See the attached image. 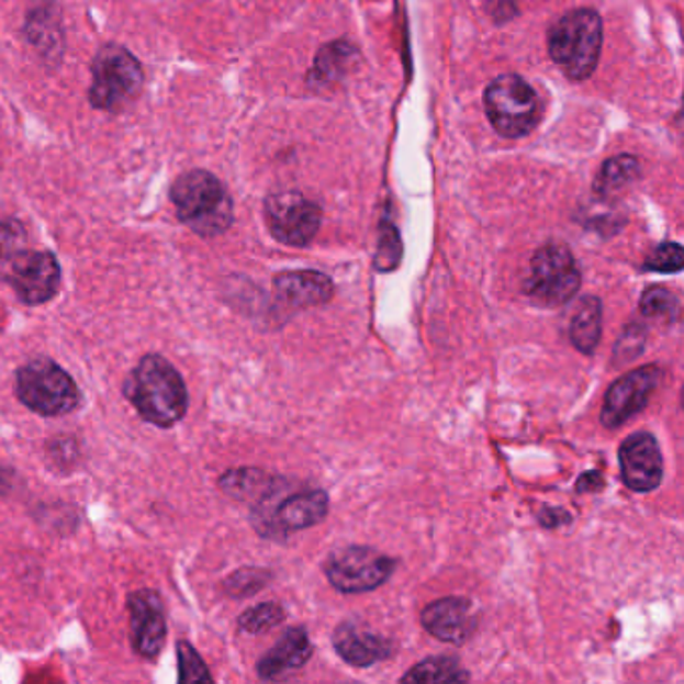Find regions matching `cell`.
Instances as JSON below:
<instances>
[{
	"instance_id": "1",
	"label": "cell",
	"mask_w": 684,
	"mask_h": 684,
	"mask_svg": "<svg viewBox=\"0 0 684 684\" xmlns=\"http://www.w3.org/2000/svg\"><path fill=\"white\" fill-rule=\"evenodd\" d=\"M123 394L141 418L157 428H171L186 418L189 395L181 373L162 356L149 354L128 373Z\"/></svg>"
},
{
	"instance_id": "2",
	"label": "cell",
	"mask_w": 684,
	"mask_h": 684,
	"mask_svg": "<svg viewBox=\"0 0 684 684\" xmlns=\"http://www.w3.org/2000/svg\"><path fill=\"white\" fill-rule=\"evenodd\" d=\"M171 201L179 221L201 237H217L232 227V195L210 171L193 169L177 177Z\"/></svg>"
},
{
	"instance_id": "3",
	"label": "cell",
	"mask_w": 684,
	"mask_h": 684,
	"mask_svg": "<svg viewBox=\"0 0 684 684\" xmlns=\"http://www.w3.org/2000/svg\"><path fill=\"white\" fill-rule=\"evenodd\" d=\"M550 57L572 81H584L596 70L603 48V21L592 9H576L558 19L548 33Z\"/></svg>"
},
{
	"instance_id": "4",
	"label": "cell",
	"mask_w": 684,
	"mask_h": 684,
	"mask_svg": "<svg viewBox=\"0 0 684 684\" xmlns=\"http://www.w3.org/2000/svg\"><path fill=\"white\" fill-rule=\"evenodd\" d=\"M285 480L278 478L276 486L263 498L256 502L251 523L257 532L266 538H285L291 532H300L322 523L329 512V498L324 490L295 492L279 498Z\"/></svg>"
},
{
	"instance_id": "5",
	"label": "cell",
	"mask_w": 684,
	"mask_h": 684,
	"mask_svg": "<svg viewBox=\"0 0 684 684\" xmlns=\"http://www.w3.org/2000/svg\"><path fill=\"white\" fill-rule=\"evenodd\" d=\"M14 392L24 406L47 418L70 414L81 404L79 385L47 358H36L16 370Z\"/></svg>"
},
{
	"instance_id": "6",
	"label": "cell",
	"mask_w": 684,
	"mask_h": 684,
	"mask_svg": "<svg viewBox=\"0 0 684 684\" xmlns=\"http://www.w3.org/2000/svg\"><path fill=\"white\" fill-rule=\"evenodd\" d=\"M89 101L94 109L116 113L131 105L139 97L145 72L135 55L119 45H105L91 65Z\"/></svg>"
},
{
	"instance_id": "7",
	"label": "cell",
	"mask_w": 684,
	"mask_h": 684,
	"mask_svg": "<svg viewBox=\"0 0 684 684\" xmlns=\"http://www.w3.org/2000/svg\"><path fill=\"white\" fill-rule=\"evenodd\" d=\"M487 119L506 139H518L532 133L540 123V99L518 75H502L487 85L484 94Z\"/></svg>"
},
{
	"instance_id": "8",
	"label": "cell",
	"mask_w": 684,
	"mask_h": 684,
	"mask_svg": "<svg viewBox=\"0 0 684 684\" xmlns=\"http://www.w3.org/2000/svg\"><path fill=\"white\" fill-rule=\"evenodd\" d=\"M580 271L567 245L548 244L534 254L524 279V293L536 305L558 307L569 303L580 290Z\"/></svg>"
},
{
	"instance_id": "9",
	"label": "cell",
	"mask_w": 684,
	"mask_h": 684,
	"mask_svg": "<svg viewBox=\"0 0 684 684\" xmlns=\"http://www.w3.org/2000/svg\"><path fill=\"white\" fill-rule=\"evenodd\" d=\"M395 560L370 546H344L325 560L329 584L346 594H360L380 588L394 574Z\"/></svg>"
},
{
	"instance_id": "10",
	"label": "cell",
	"mask_w": 684,
	"mask_h": 684,
	"mask_svg": "<svg viewBox=\"0 0 684 684\" xmlns=\"http://www.w3.org/2000/svg\"><path fill=\"white\" fill-rule=\"evenodd\" d=\"M266 223L279 244L305 247L319 232L322 210L298 191H279L266 199Z\"/></svg>"
},
{
	"instance_id": "11",
	"label": "cell",
	"mask_w": 684,
	"mask_h": 684,
	"mask_svg": "<svg viewBox=\"0 0 684 684\" xmlns=\"http://www.w3.org/2000/svg\"><path fill=\"white\" fill-rule=\"evenodd\" d=\"M4 279L21 302L43 305L57 295L60 288V266L48 251H16L9 257Z\"/></svg>"
},
{
	"instance_id": "12",
	"label": "cell",
	"mask_w": 684,
	"mask_h": 684,
	"mask_svg": "<svg viewBox=\"0 0 684 684\" xmlns=\"http://www.w3.org/2000/svg\"><path fill=\"white\" fill-rule=\"evenodd\" d=\"M662 370L659 366H644L628 371L618 378L604 395L601 422L604 428H620L628 419L635 418L644 407L649 406L650 395L661 383Z\"/></svg>"
},
{
	"instance_id": "13",
	"label": "cell",
	"mask_w": 684,
	"mask_h": 684,
	"mask_svg": "<svg viewBox=\"0 0 684 684\" xmlns=\"http://www.w3.org/2000/svg\"><path fill=\"white\" fill-rule=\"evenodd\" d=\"M127 608L133 650L143 659H157L167 637L161 596L152 588L131 592Z\"/></svg>"
},
{
	"instance_id": "14",
	"label": "cell",
	"mask_w": 684,
	"mask_h": 684,
	"mask_svg": "<svg viewBox=\"0 0 684 684\" xmlns=\"http://www.w3.org/2000/svg\"><path fill=\"white\" fill-rule=\"evenodd\" d=\"M623 482L632 492L647 494L661 486L664 475L661 448L649 431H637L618 450Z\"/></svg>"
},
{
	"instance_id": "15",
	"label": "cell",
	"mask_w": 684,
	"mask_h": 684,
	"mask_svg": "<svg viewBox=\"0 0 684 684\" xmlns=\"http://www.w3.org/2000/svg\"><path fill=\"white\" fill-rule=\"evenodd\" d=\"M24 36L47 67H58L65 57V26L60 9L53 0L38 2L26 14Z\"/></svg>"
},
{
	"instance_id": "16",
	"label": "cell",
	"mask_w": 684,
	"mask_h": 684,
	"mask_svg": "<svg viewBox=\"0 0 684 684\" xmlns=\"http://www.w3.org/2000/svg\"><path fill=\"white\" fill-rule=\"evenodd\" d=\"M422 625L438 640L450 644H464L474 635L478 620L474 606L468 598L450 596L428 604L422 613Z\"/></svg>"
},
{
	"instance_id": "17",
	"label": "cell",
	"mask_w": 684,
	"mask_h": 684,
	"mask_svg": "<svg viewBox=\"0 0 684 684\" xmlns=\"http://www.w3.org/2000/svg\"><path fill=\"white\" fill-rule=\"evenodd\" d=\"M273 291L279 303L293 310H305L329 302L334 283L325 273L314 269L283 271L273 279Z\"/></svg>"
},
{
	"instance_id": "18",
	"label": "cell",
	"mask_w": 684,
	"mask_h": 684,
	"mask_svg": "<svg viewBox=\"0 0 684 684\" xmlns=\"http://www.w3.org/2000/svg\"><path fill=\"white\" fill-rule=\"evenodd\" d=\"M314 647L303 627L288 628L278 644L267 650L263 659L257 662V674L263 681H278L288 674L300 671L305 662L312 659Z\"/></svg>"
},
{
	"instance_id": "19",
	"label": "cell",
	"mask_w": 684,
	"mask_h": 684,
	"mask_svg": "<svg viewBox=\"0 0 684 684\" xmlns=\"http://www.w3.org/2000/svg\"><path fill=\"white\" fill-rule=\"evenodd\" d=\"M334 649L344 661L358 669H368L392 657V642L388 638L370 632L356 623H344L336 628Z\"/></svg>"
},
{
	"instance_id": "20",
	"label": "cell",
	"mask_w": 684,
	"mask_h": 684,
	"mask_svg": "<svg viewBox=\"0 0 684 684\" xmlns=\"http://www.w3.org/2000/svg\"><path fill=\"white\" fill-rule=\"evenodd\" d=\"M570 341L580 354H594L603 336V303L598 298H584L570 322Z\"/></svg>"
},
{
	"instance_id": "21",
	"label": "cell",
	"mask_w": 684,
	"mask_h": 684,
	"mask_svg": "<svg viewBox=\"0 0 684 684\" xmlns=\"http://www.w3.org/2000/svg\"><path fill=\"white\" fill-rule=\"evenodd\" d=\"M278 478L267 475L256 468H237L229 470L220 478V487L235 500L242 502H259L271 487L276 486Z\"/></svg>"
},
{
	"instance_id": "22",
	"label": "cell",
	"mask_w": 684,
	"mask_h": 684,
	"mask_svg": "<svg viewBox=\"0 0 684 684\" xmlns=\"http://www.w3.org/2000/svg\"><path fill=\"white\" fill-rule=\"evenodd\" d=\"M470 674L450 657H434L410 669L402 683H468Z\"/></svg>"
},
{
	"instance_id": "23",
	"label": "cell",
	"mask_w": 684,
	"mask_h": 684,
	"mask_svg": "<svg viewBox=\"0 0 684 684\" xmlns=\"http://www.w3.org/2000/svg\"><path fill=\"white\" fill-rule=\"evenodd\" d=\"M638 173H640V162H638L637 157L618 155V157H613V159L604 162L601 173L596 177L594 191L601 198H608L616 191L630 186L637 179Z\"/></svg>"
},
{
	"instance_id": "24",
	"label": "cell",
	"mask_w": 684,
	"mask_h": 684,
	"mask_svg": "<svg viewBox=\"0 0 684 684\" xmlns=\"http://www.w3.org/2000/svg\"><path fill=\"white\" fill-rule=\"evenodd\" d=\"M285 620V610L278 603H261L239 616V628L249 635H263Z\"/></svg>"
},
{
	"instance_id": "25",
	"label": "cell",
	"mask_w": 684,
	"mask_h": 684,
	"mask_svg": "<svg viewBox=\"0 0 684 684\" xmlns=\"http://www.w3.org/2000/svg\"><path fill=\"white\" fill-rule=\"evenodd\" d=\"M271 582V572L263 569H239L225 580V591L233 598H247L263 591Z\"/></svg>"
},
{
	"instance_id": "26",
	"label": "cell",
	"mask_w": 684,
	"mask_h": 684,
	"mask_svg": "<svg viewBox=\"0 0 684 684\" xmlns=\"http://www.w3.org/2000/svg\"><path fill=\"white\" fill-rule=\"evenodd\" d=\"M177 659H179V683H211L213 681L198 650L193 649L187 640L177 642Z\"/></svg>"
},
{
	"instance_id": "27",
	"label": "cell",
	"mask_w": 684,
	"mask_h": 684,
	"mask_svg": "<svg viewBox=\"0 0 684 684\" xmlns=\"http://www.w3.org/2000/svg\"><path fill=\"white\" fill-rule=\"evenodd\" d=\"M676 310H679L676 295L662 285H652L640 298V312L647 317L669 319V317L676 315Z\"/></svg>"
},
{
	"instance_id": "28",
	"label": "cell",
	"mask_w": 684,
	"mask_h": 684,
	"mask_svg": "<svg viewBox=\"0 0 684 684\" xmlns=\"http://www.w3.org/2000/svg\"><path fill=\"white\" fill-rule=\"evenodd\" d=\"M647 344V327L642 324H630L625 327L623 336L616 341L613 361L615 363H630L642 356Z\"/></svg>"
},
{
	"instance_id": "29",
	"label": "cell",
	"mask_w": 684,
	"mask_h": 684,
	"mask_svg": "<svg viewBox=\"0 0 684 684\" xmlns=\"http://www.w3.org/2000/svg\"><path fill=\"white\" fill-rule=\"evenodd\" d=\"M684 267V251L679 244H662L650 254L644 269L657 273H679Z\"/></svg>"
},
{
	"instance_id": "30",
	"label": "cell",
	"mask_w": 684,
	"mask_h": 684,
	"mask_svg": "<svg viewBox=\"0 0 684 684\" xmlns=\"http://www.w3.org/2000/svg\"><path fill=\"white\" fill-rule=\"evenodd\" d=\"M402 257V244L400 237L392 225H383L378 245V256H375V269L378 271H392L400 266Z\"/></svg>"
},
{
	"instance_id": "31",
	"label": "cell",
	"mask_w": 684,
	"mask_h": 684,
	"mask_svg": "<svg viewBox=\"0 0 684 684\" xmlns=\"http://www.w3.org/2000/svg\"><path fill=\"white\" fill-rule=\"evenodd\" d=\"M26 242V232L19 221H0V259H9L21 251Z\"/></svg>"
},
{
	"instance_id": "32",
	"label": "cell",
	"mask_w": 684,
	"mask_h": 684,
	"mask_svg": "<svg viewBox=\"0 0 684 684\" xmlns=\"http://www.w3.org/2000/svg\"><path fill=\"white\" fill-rule=\"evenodd\" d=\"M538 520L540 524L545 526V528H552V526H560V524L569 523L570 514L569 512L562 511V508H545V511L540 512V516H538Z\"/></svg>"
},
{
	"instance_id": "33",
	"label": "cell",
	"mask_w": 684,
	"mask_h": 684,
	"mask_svg": "<svg viewBox=\"0 0 684 684\" xmlns=\"http://www.w3.org/2000/svg\"><path fill=\"white\" fill-rule=\"evenodd\" d=\"M604 486L603 475L598 474V472H586V474L580 475L579 484H576V490L579 492H596V490H601Z\"/></svg>"
}]
</instances>
